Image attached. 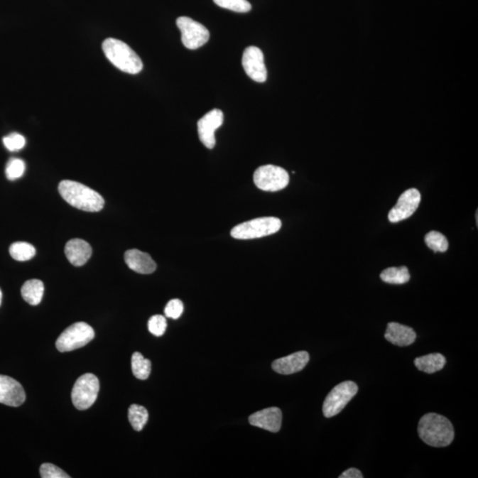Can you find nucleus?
Wrapping results in <instances>:
<instances>
[{
	"instance_id": "1",
	"label": "nucleus",
	"mask_w": 478,
	"mask_h": 478,
	"mask_svg": "<svg viewBox=\"0 0 478 478\" xmlns=\"http://www.w3.org/2000/svg\"><path fill=\"white\" fill-rule=\"evenodd\" d=\"M418 434L424 443L433 447H448L455 438L454 426L450 420L436 413H429L420 418Z\"/></svg>"
},
{
	"instance_id": "2",
	"label": "nucleus",
	"mask_w": 478,
	"mask_h": 478,
	"mask_svg": "<svg viewBox=\"0 0 478 478\" xmlns=\"http://www.w3.org/2000/svg\"><path fill=\"white\" fill-rule=\"evenodd\" d=\"M60 196L72 207L86 212H99L103 210L105 200L96 190L82 183L64 180L59 185Z\"/></svg>"
},
{
	"instance_id": "3",
	"label": "nucleus",
	"mask_w": 478,
	"mask_h": 478,
	"mask_svg": "<svg viewBox=\"0 0 478 478\" xmlns=\"http://www.w3.org/2000/svg\"><path fill=\"white\" fill-rule=\"evenodd\" d=\"M104 53L111 63L125 73L136 75L143 70L140 57L126 44L116 38H107L102 45Z\"/></svg>"
},
{
	"instance_id": "4",
	"label": "nucleus",
	"mask_w": 478,
	"mask_h": 478,
	"mask_svg": "<svg viewBox=\"0 0 478 478\" xmlns=\"http://www.w3.org/2000/svg\"><path fill=\"white\" fill-rule=\"evenodd\" d=\"M282 227V222L276 217H262L243 222L232 229L231 235L236 239H254L275 234Z\"/></svg>"
},
{
	"instance_id": "5",
	"label": "nucleus",
	"mask_w": 478,
	"mask_h": 478,
	"mask_svg": "<svg viewBox=\"0 0 478 478\" xmlns=\"http://www.w3.org/2000/svg\"><path fill=\"white\" fill-rule=\"evenodd\" d=\"M94 330L85 322H75L64 330L56 341L60 353H66L86 346L94 339Z\"/></svg>"
},
{
	"instance_id": "6",
	"label": "nucleus",
	"mask_w": 478,
	"mask_h": 478,
	"mask_svg": "<svg viewBox=\"0 0 478 478\" xmlns=\"http://www.w3.org/2000/svg\"><path fill=\"white\" fill-rule=\"evenodd\" d=\"M358 393V386L352 381L340 383L327 395L322 412L326 418L339 415Z\"/></svg>"
},
{
	"instance_id": "7",
	"label": "nucleus",
	"mask_w": 478,
	"mask_h": 478,
	"mask_svg": "<svg viewBox=\"0 0 478 478\" xmlns=\"http://www.w3.org/2000/svg\"><path fill=\"white\" fill-rule=\"evenodd\" d=\"M99 381L93 374H85L75 383L72 390V402L78 411H86L92 407L98 397Z\"/></svg>"
},
{
	"instance_id": "8",
	"label": "nucleus",
	"mask_w": 478,
	"mask_h": 478,
	"mask_svg": "<svg viewBox=\"0 0 478 478\" xmlns=\"http://www.w3.org/2000/svg\"><path fill=\"white\" fill-rule=\"evenodd\" d=\"M254 181L259 189L265 192H278L289 185L288 172L274 165H265L254 172Z\"/></svg>"
},
{
	"instance_id": "9",
	"label": "nucleus",
	"mask_w": 478,
	"mask_h": 478,
	"mask_svg": "<svg viewBox=\"0 0 478 478\" xmlns=\"http://www.w3.org/2000/svg\"><path fill=\"white\" fill-rule=\"evenodd\" d=\"M177 25L181 31L182 43L186 48L195 50L206 45L210 40V33L207 28L192 18L179 17Z\"/></svg>"
},
{
	"instance_id": "10",
	"label": "nucleus",
	"mask_w": 478,
	"mask_h": 478,
	"mask_svg": "<svg viewBox=\"0 0 478 478\" xmlns=\"http://www.w3.org/2000/svg\"><path fill=\"white\" fill-rule=\"evenodd\" d=\"M244 72L251 80L264 82L267 80L268 71L264 63V55L260 48L249 46L244 50L242 58Z\"/></svg>"
},
{
	"instance_id": "11",
	"label": "nucleus",
	"mask_w": 478,
	"mask_h": 478,
	"mask_svg": "<svg viewBox=\"0 0 478 478\" xmlns=\"http://www.w3.org/2000/svg\"><path fill=\"white\" fill-rule=\"evenodd\" d=\"M420 193L415 188L408 189L398 197L396 205L388 214L391 222H398L411 217L419 207Z\"/></svg>"
},
{
	"instance_id": "12",
	"label": "nucleus",
	"mask_w": 478,
	"mask_h": 478,
	"mask_svg": "<svg viewBox=\"0 0 478 478\" xmlns=\"http://www.w3.org/2000/svg\"><path fill=\"white\" fill-rule=\"evenodd\" d=\"M224 113L220 109H214L208 112L197 122V132L201 143L208 149L215 146V131L224 124Z\"/></svg>"
},
{
	"instance_id": "13",
	"label": "nucleus",
	"mask_w": 478,
	"mask_h": 478,
	"mask_svg": "<svg viewBox=\"0 0 478 478\" xmlns=\"http://www.w3.org/2000/svg\"><path fill=\"white\" fill-rule=\"evenodd\" d=\"M26 400L23 386L12 377L0 375V403L20 407Z\"/></svg>"
},
{
	"instance_id": "14",
	"label": "nucleus",
	"mask_w": 478,
	"mask_h": 478,
	"mask_svg": "<svg viewBox=\"0 0 478 478\" xmlns=\"http://www.w3.org/2000/svg\"><path fill=\"white\" fill-rule=\"evenodd\" d=\"M283 415L278 408H268L258 411L249 418L251 425L261 428L271 433H278L281 429Z\"/></svg>"
},
{
	"instance_id": "15",
	"label": "nucleus",
	"mask_w": 478,
	"mask_h": 478,
	"mask_svg": "<svg viewBox=\"0 0 478 478\" xmlns=\"http://www.w3.org/2000/svg\"><path fill=\"white\" fill-rule=\"evenodd\" d=\"M308 362V352H297L288 357L276 359L272 363V369L281 375H292V374L301 371L307 366Z\"/></svg>"
},
{
	"instance_id": "16",
	"label": "nucleus",
	"mask_w": 478,
	"mask_h": 478,
	"mask_svg": "<svg viewBox=\"0 0 478 478\" xmlns=\"http://www.w3.org/2000/svg\"><path fill=\"white\" fill-rule=\"evenodd\" d=\"M124 259L128 267L139 274H152L156 271V264L152 257L138 249L126 251Z\"/></svg>"
},
{
	"instance_id": "17",
	"label": "nucleus",
	"mask_w": 478,
	"mask_h": 478,
	"mask_svg": "<svg viewBox=\"0 0 478 478\" xmlns=\"http://www.w3.org/2000/svg\"><path fill=\"white\" fill-rule=\"evenodd\" d=\"M384 337L395 346L408 347L415 342L416 333L411 327L398 322H390L388 323Z\"/></svg>"
},
{
	"instance_id": "18",
	"label": "nucleus",
	"mask_w": 478,
	"mask_h": 478,
	"mask_svg": "<svg viewBox=\"0 0 478 478\" xmlns=\"http://www.w3.org/2000/svg\"><path fill=\"white\" fill-rule=\"evenodd\" d=\"M92 249L86 241L74 239L68 241L65 247V254L70 264L77 267L85 265L91 258Z\"/></svg>"
},
{
	"instance_id": "19",
	"label": "nucleus",
	"mask_w": 478,
	"mask_h": 478,
	"mask_svg": "<svg viewBox=\"0 0 478 478\" xmlns=\"http://www.w3.org/2000/svg\"><path fill=\"white\" fill-rule=\"evenodd\" d=\"M44 293L45 286L40 280H28L21 287V296L27 303L31 305L40 304Z\"/></svg>"
},
{
	"instance_id": "20",
	"label": "nucleus",
	"mask_w": 478,
	"mask_h": 478,
	"mask_svg": "<svg viewBox=\"0 0 478 478\" xmlns=\"http://www.w3.org/2000/svg\"><path fill=\"white\" fill-rule=\"evenodd\" d=\"M414 362L420 371L433 374L443 369L447 359L441 354H430L416 358Z\"/></svg>"
},
{
	"instance_id": "21",
	"label": "nucleus",
	"mask_w": 478,
	"mask_h": 478,
	"mask_svg": "<svg viewBox=\"0 0 478 478\" xmlns=\"http://www.w3.org/2000/svg\"><path fill=\"white\" fill-rule=\"evenodd\" d=\"M381 279L384 283H391V285H404L411 280V274L407 267H391L384 269L381 273Z\"/></svg>"
},
{
	"instance_id": "22",
	"label": "nucleus",
	"mask_w": 478,
	"mask_h": 478,
	"mask_svg": "<svg viewBox=\"0 0 478 478\" xmlns=\"http://www.w3.org/2000/svg\"><path fill=\"white\" fill-rule=\"evenodd\" d=\"M131 368L133 375L140 380L148 379L151 370H152V363L148 359L143 358L140 353L133 354L131 358Z\"/></svg>"
},
{
	"instance_id": "23",
	"label": "nucleus",
	"mask_w": 478,
	"mask_h": 478,
	"mask_svg": "<svg viewBox=\"0 0 478 478\" xmlns=\"http://www.w3.org/2000/svg\"><path fill=\"white\" fill-rule=\"evenodd\" d=\"M148 411L143 406L133 404L129 408V420L133 429L141 431L148 420Z\"/></svg>"
},
{
	"instance_id": "24",
	"label": "nucleus",
	"mask_w": 478,
	"mask_h": 478,
	"mask_svg": "<svg viewBox=\"0 0 478 478\" xmlns=\"http://www.w3.org/2000/svg\"><path fill=\"white\" fill-rule=\"evenodd\" d=\"M9 253L14 260L26 261L35 256L36 249L27 242H16L11 244Z\"/></svg>"
},
{
	"instance_id": "25",
	"label": "nucleus",
	"mask_w": 478,
	"mask_h": 478,
	"mask_svg": "<svg viewBox=\"0 0 478 478\" xmlns=\"http://www.w3.org/2000/svg\"><path fill=\"white\" fill-rule=\"evenodd\" d=\"M425 243L430 249L434 251L445 253L448 249V241L442 233L438 232H430L425 236Z\"/></svg>"
},
{
	"instance_id": "26",
	"label": "nucleus",
	"mask_w": 478,
	"mask_h": 478,
	"mask_svg": "<svg viewBox=\"0 0 478 478\" xmlns=\"http://www.w3.org/2000/svg\"><path fill=\"white\" fill-rule=\"evenodd\" d=\"M214 2L222 9L237 13H247L251 9V4L247 0H214Z\"/></svg>"
},
{
	"instance_id": "27",
	"label": "nucleus",
	"mask_w": 478,
	"mask_h": 478,
	"mask_svg": "<svg viewBox=\"0 0 478 478\" xmlns=\"http://www.w3.org/2000/svg\"><path fill=\"white\" fill-rule=\"evenodd\" d=\"M25 168V163L23 160L17 159V158H12L6 164V178L10 181L19 179L23 177Z\"/></svg>"
},
{
	"instance_id": "28",
	"label": "nucleus",
	"mask_w": 478,
	"mask_h": 478,
	"mask_svg": "<svg viewBox=\"0 0 478 478\" xmlns=\"http://www.w3.org/2000/svg\"><path fill=\"white\" fill-rule=\"evenodd\" d=\"M4 146L10 152H17L23 148L26 145V139L19 133H11L3 138Z\"/></svg>"
},
{
	"instance_id": "29",
	"label": "nucleus",
	"mask_w": 478,
	"mask_h": 478,
	"mask_svg": "<svg viewBox=\"0 0 478 478\" xmlns=\"http://www.w3.org/2000/svg\"><path fill=\"white\" fill-rule=\"evenodd\" d=\"M148 330L153 335L163 336L167 330V320L163 315H153L148 322Z\"/></svg>"
},
{
	"instance_id": "30",
	"label": "nucleus",
	"mask_w": 478,
	"mask_h": 478,
	"mask_svg": "<svg viewBox=\"0 0 478 478\" xmlns=\"http://www.w3.org/2000/svg\"><path fill=\"white\" fill-rule=\"evenodd\" d=\"M40 475L43 478H70L66 472L52 463H44L40 467Z\"/></svg>"
},
{
	"instance_id": "31",
	"label": "nucleus",
	"mask_w": 478,
	"mask_h": 478,
	"mask_svg": "<svg viewBox=\"0 0 478 478\" xmlns=\"http://www.w3.org/2000/svg\"><path fill=\"white\" fill-rule=\"evenodd\" d=\"M165 315L168 318L178 319L183 312V304L180 300H171L165 308Z\"/></svg>"
},
{
	"instance_id": "32",
	"label": "nucleus",
	"mask_w": 478,
	"mask_h": 478,
	"mask_svg": "<svg viewBox=\"0 0 478 478\" xmlns=\"http://www.w3.org/2000/svg\"><path fill=\"white\" fill-rule=\"evenodd\" d=\"M340 478H363V475L359 469L351 468L341 474Z\"/></svg>"
},
{
	"instance_id": "33",
	"label": "nucleus",
	"mask_w": 478,
	"mask_h": 478,
	"mask_svg": "<svg viewBox=\"0 0 478 478\" xmlns=\"http://www.w3.org/2000/svg\"><path fill=\"white\" fill-rule=\"evenodd\" d=\"M2 298H3V294H2L1 290H0V305H1V303H2Z\"/></svg>"
}]
</instances>
